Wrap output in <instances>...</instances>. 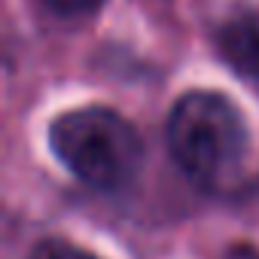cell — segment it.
<instances>
[{
    "mask_svg": "<svg viewBox=\"0 0 259 259\" xmlns=\"http://www.w3.org/2000/svg\"><path fill=\"white\" fill-rule=\"evenodd\" d=\"M168 147L180 171L204 189L232 186L247 159V122L220 92H189L168 116Z\"/></svg>",
    "mask_w": 259,
    "mask_h": 259,
    "instance_id": "cell-1",
    "label": "cell"
},
{
    "mask_svg": "<svg viewBox=\"0 0 259 259\" xmlns=\"http://www.w3.org/2000/svg\"><path fill=\"white\" fill-rule=\"evenodd\" d=\"M52 153L89 186L119 189L141 168V138L119 113L107 107H79L49 125Z\"/></svg>",
    "mask_w": 259,
    "mask_h": 259,
    "instance_id": "cell-2",
    "label": "cell"
},
{
    "mask_svg": "<svg viewBox=\"0 0 259 259\" xmlns=\"http://www.w3.org/2000/svg\"><path fill=\"white\" fill-rule=\"evenodd\" d=\"M220 55L238 73L259 79V10H241L220 25Z\"/></svg>",
    "mask_w": 259,
    "mask_h": 259,
    "instance_id": "cell-3",
    "label": "cell"
},
{
    "mask_svg": "<svg viewBox=\"0 0 259 259\" xmlns=\"http://www.w3.org/2000/svg\"><path fill=\"white\" fill-rule=\"evenodd\" d=\"M31 259H95L92 253H85L82 247L70 244V241H61V238H46L34 247Z\"/></svg>",
    "mask_w": 259,
    "mask_h": 259,
    "instance_id": "cell-4",
    "label": "cell"
},
{
    "mask_svg": "<svg viewBox=\"0 0 259 259\" xmlns=\"http://www.w3.org/2000/svg\"><path fill=\"white\" fill-rule=\"evenodd\" d=\"M101 4H104V0H46V7L55 10L58 16H89Z\"/></svg>",
    "mask_w": 259,
    "mask_h": 259,
    "instance_id": "cell-5",
    "label": "cell"
}]
</instances>
